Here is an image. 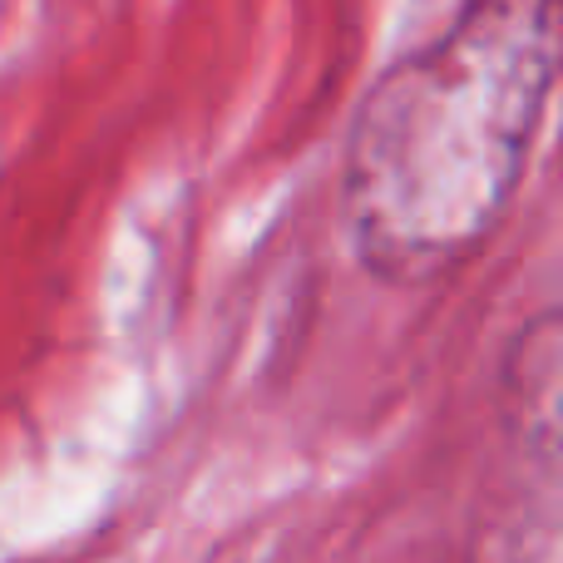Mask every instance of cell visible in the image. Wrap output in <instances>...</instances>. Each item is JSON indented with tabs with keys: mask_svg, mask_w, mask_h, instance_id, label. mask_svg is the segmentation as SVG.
<instances>
[{
	"mask_svg": "<svg viewBox=\"0 0 563 563\" xmlns=\"http://www.w3.org/2000/svg\"><path fill=\"white\" fill-rule=\"evenodd\" d=\"M505 406L529 450L563 460V301L529 321L519 346L509 351Z\"/></svg>",
	"mask_w": 563,
	"mask_h": 563,
	"instance_id": "cell-2",
	"label": "cell"
},
{
	"mask_svg": "<svg viewBox=\"0 0 563 563\" xmlns=\"http://www.w3.org/2000/svg\"><path fill=\"white\" fill-rule=\"evenodd\" d=\"M563 79V0H470L361 99L341 213L366 273L435 282L485 247Z\"/></svg>",
	"mask_w": 563,
	"mask_h": 563,
	"instance_id": "cell-1",
	"label": "cell"
}]
</instances>
